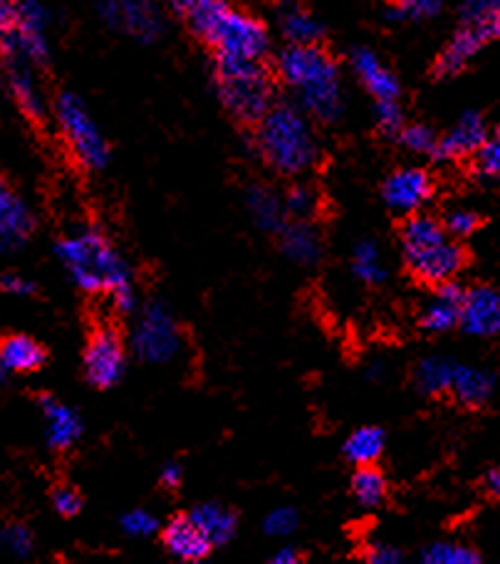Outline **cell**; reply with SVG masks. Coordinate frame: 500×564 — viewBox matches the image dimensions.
I'll list each match as a JSON object with an SVG mask.
<instances>
[{"mask_svg":"<svg viewBox=\"0 0 500 564\" xmlns=\"http://www.w3.org/2000/svg\"><path fill=\"white\" fill-rule=\"evenodd\" d=\"M57 256L77 288L85 292H105L122 312L134 307L137 297L132 270L99 230L85 228L79 234L63 238L57 243Z\"/></svg>","mask_w":500,"mask_h":564,"instance_id":"1","label":"cell"},{"mask_svg":"<svg viewBox=\"0 0 500 564\" xmlns=\"http://www.w3.org/2000/svg\"><path fill=\"white\" fill-rule=\"evenodd\" d=\"M278 73L307 117L337 122L345 109V89L333 55L319 45H290L278 59Z\"/></svg>","mask_w":500,"mask_h":564,"instance_id":"2","label":"cell"},{"mask_svg":"<svg viewBox=\"0 0 500 564\" xmlns=\"http://www.w3.org/2000/svg\"><path fill=\"white\" fill-rule=\"evenodd\" d=\"M256 144L278 174L300 176L317 161V139L307 115L293 105H273L258 122Z\"/></svg>","mask_w":500,"mask_h":564,"instance_id":"3","label":"cell"},{"mask_svg":"<svg viewBox=\"0 0 500 564\" xmlns=\"http://www.w3.org/2000/svg\"><path fill=\"white\" fill-rule=\"evenodd\" d=\"M404 263L416 280L426 285L454 282L466 263L464 248L446 234L444 224L432 216H412L402 228Z\"/></svg>","mask_w":500,"mask_h":564,"instance_id":"4","label":"cell"},{"mask_svg":"<svg viewBox=\"0 0 500 564\" xmlns=\"http://www.w3.org/2000/svg\"><path fill=\"white\" fill-rule=\"evenodd\" d=\"M196 35L216 50V59L221 63H260L270 45L265 25L228 3L216 8Z\"/></svg>","mask_w":500,"mask_h":564,"instance_id":"5","label":"cell"},{"mask_svg":"<svg viewBox=\"0 0 500 564\" xmlns=\"http://www.w3.org/2000/svg\"><path fill=\"white\" fill-rule=\"evenodd\" d=\"M216 87L224 107L238 122L258 124L273 107V87L260 63L216 59Z\"/></svg>","mask_w":500,"mask_h":564,"instance_id":"6","label":"cell"},{"mask_svg":"<svg viewBox=\"0 0 500 564\" xmlns=\"http://www.w3.org/2000/svg\"><path fill=\"white\" fill-rule=\"evenodd\" d=\"M57 124L63 129V137L79 159V164L89 169H102L109 161V144L102 129L87 112V107L77 95H63L55 105Z\"/></svg>","mask_w":500,"mask_h":564,"instance_id":"7","label":"cell"},{"mask_svg":"<svg viewBox=\"0 0 500 564\" xmlns=\"http://www.w3.org/2000/svg\"><path fill=\"white\" fill-rule=\"evenodd\" d=\"M132 349L139 359L149 365H164L172 361L182 349V332L172 312L162 302H152L142 310L132 332Z\"/></svg>","mask_w":500,"mask_h":564,"instance_id":"8","label":"cell"},{"mask_svg":"<svg viewBox=\"0 0 500 564\" xmlns=\"http://www.w3.org/2000/svg\"><path fill=\"white\" fill-rule=\"evenodd\" d=\"M47 23V10L37 0H20L15 28L0 45V53L25 65H43L50 57Z\"/></svg>","mask_w":500,"mask_h":564,"instance_id":"9","label":"cell"},{"mask_svg":"<svg viewBox=\"0 0 500 564\" xmlns=\"http://www.w3.org/2000/svg\"><path fill=\"white\" fill-rule=\"evenodd\" d=\"M99 18L139 43H154L164 33V18L152 0H102Z\"/></svg>","mask_w":500,"mask_h":564,"instance_id":"10","label":"cell"},{"mask_svg":"<svg viewBox=\"0 0 500 564\" xmlns=\"http://www.w3.org/2000/svg\"><path fill=\"white\" fill-rule=\"evenodd\" d=\"M127 351L119 332L112 327H99L89 339L85 351L87 379L99 389H109L124 375Z\"/></svg>","mask_w":500,"mask_h":564,"instance_id":"11","label":"cell"},{"mask_svg":"<svg viewBox=\"0 0 500 564\" xmlns=\"http://www.w3.org/2000/svg\"><path fill=\"white\" fill-rule=\"evenodd\" d=\"M432 176L426 174L424 169H399L392 176L387 178L382 188L387 206L394 210V214H414L422 208L428 198H432Z\"/></svg>","mask_w":500,"mask_h":564,"instance_id":"12","label":"cell"},{"mask_svg":"<svg viewBox=\"0 0 500 564\" xmlns=\"http://www.w3.org/2000/svg\"><path fill=\"white\" fill-rule=\"evenodd\" d=\"M468 335L493 337L500 332V292L496 288L478 285L466 292L461 322Z\"/></svg>","mask_w":500,"mask_h":564,"instance_id":"13","label":"cell"},{"mask_svg":"<svg viewBox=\"0 0 500 564\" xmlns=\"http://www.w3.org/2000/svg\"><path fill=\"white\" fill-rule=\"evenodd\" d=\"M33 234V214L13 188L0 184V253H15Z\"/></svg>","mask_w":500,"mask_h":564,"instance_id":"14","label":"cell"},{"mask_svg":"<svg viewBox=\"0 0 500 564\" xmlns=\"http://www.w3.org/2000/svg\"><path fill=\"white\" fill-rule=\"evenodd\" d=\"M352 69L359 77V83L367 89L369 95L374 97L377 102H399V95H402V87H399V79L394 77L392 69H389L377 53L369 47H357L352 53Z\"/></svg>","mask_w":500,"mask_h":564,"instance_id":"15","label":"cell"},{"mask_svg":"<svg viewBox=\"0 0 500 564\" xmlns=\"http://www.w3.org/2000/svg\"><path fill=\"white\" fill-rule=\"evenodd\" d=\"M486 137H488V127L483 122V117L478 112H464L456 119V124L448 129L442 139H438L434 159L456 161V159L471 156L481 149Z\"/></svg>","mask_w":500,"mask_h":564,"instance_id":"16","label":"cell"},{"mask_svg":"<svg viewBox=\"0 0 500 564\" xmlns=\"http://www.w3.org/2000/svg\"><path fill=\"white\" fill-rule=\"evenodd\" d=\"M466 290L456 282H444L434 290L422 312V327L426 332H448L461 322Z\"/></svg>","mask_w":500,"mask_h":564,"instance_id":"17","label":"cell"},{"mask_svg":"<svg viewBox=\"0 0 500 564\" xmlns=\"http://www.w3.org/2000/svg\"><path fill=\"white\" fill-rule=\"evenodd\" d=\"M8 87H10V95H13V99H15V105L20 107V112L30 119H35V122L45 119L47 105H45L43 89H40L30 65L20 63V59H10Z\"/></svg>","mask_w":500,"mask_h":564,"instance_id":"18","label":"cell"},{"mask_svg":"<svg viewBox=\"0 0 500 564\" xmlns=\"http://www.w3.org/2000/svg\"><path fill=\"white\" fill-rule=\"evenodd\" d=\"M40 406H43L45 414V436L50 448L65 451L73 446L83 433V421L75 414L73 409L59 404L53 397H40Z\"/></svg>","mask_w":500,"mask_h":564,"instance_id":"19","label":"cell"},{"mask_svg":"<svg viewBox=\"0 0 500 564\" xmlns=\"http://www.w3.org/2000/svg\"><path fill=\"white\" fill-rule=\"evenodd\" d=\"M164 545L182 562H202L211 550V542L188 516L169 522L164 530Z\"/></svg>","mask_w":500,"mask_h":564,"instance_id":"20","label":"cell"},{"mask_svg":"<svg viewBox=\"0 0 500 564\" xmlns=\"http://www.w3.org/2000/svg\"><path fill=\"white\" fill-rule=\"evenodd\" d=\"M483 45H486V40L478 35L474 28L461 25V30H458V33L448 40L444 53L436 59V65H434L436 77H454L461 73V69L471 63L478 53H481Z\"/></svg>","mask_w":500,"mask_h":564,"instance_id":"21","label":"cell"},{"mask_svg":"<svg viewBox=\"0 0 500 564\" xmlns=\"http://www.w3.org/2000/svg\"><path fill=\"white\" fill-rule=\"evenodd\" d=\"M280 248L297 265H315L323 256L317 230L307 220H287V226L280 230Z\"/></svg>","mask_w":500,"mask_h":564,"instance_id":"22","label":"cell"},{"mask_svg":"<svg viewBox=\"0 0 500 564\" xmlns=\"http://www.w3.org/2000/svg\"><path fill=\"white\" fill-rule=\"evenodd\" d=\"M248 214L253 224L268 234H280L287 226V210L285 200L280 198L273 188L268 186H250L246 196Z\"/></svg>","mask_w":500,"mask_h":564,"instance_id":"23","label":"cell"},{"mask_svg":"<svg viewBox=\"0 0 500 564\" xmlns=\"http://www.w3.org/2000/svg\"><path fill=\"white\" fill-rule=\"evenodd\" d=\"M278 23L280 33H283L287 43L295 47L317 45V40L323 37V25H319L303 6L295 3V0H285V3L280 6Z\"/></svg>","mask_w":500,"mask_h":564,"instance_id":"24","label":"cell"},{"mask_svg":"<svg viewBox=\"0 0 500 564\" xmlns=\"http://www.w3.org/2000/svg\"><path fill=\"white\" fill-rule=\"evenodd\" d=\"M45 361V351L35 339L15 335L0 341V369L6 375H25L35 371Z\"/></svg>","mask_w":500,"mask_h":564,"instance_id":"25","label":"cell"},{"mask_svg":"<svg viewBox=\"0 0 500 564\" xmlns=\"http://www.w3.org/2000/svg\"><path fill=\"white\" fill-rule=\"evenodd\" d=\"M493 391V377L488 375L486 369L458 365L454 369V381H452V394L461 401L466 406H481L488 401Z\"/></svg>","mask_w":500,"mask_h":564,"instance_id":"26","label":"cell"},{"mask_svg":"<svg viewBox=\"0 0 500 564\" xmlns=\"http://www.w3.org/2000/svg\"><path fill=\"white\" fill-rule=\"evenodd\" d=\"M188 518L194 520V525L204 532L211 545H224V542L231 540L236 532L233 512H228L226 508L216 506V502L198 506Z\"/></svg>","mask_w":500,"mask_h":564,"instance_id":"27","label":"cell"},{"mask_svg":"<svg viewBox=\"0 0 500 564\" xmlns=\"http://www.w3.org/2000/svg\"><path fill=\"white\" fill-rule=\"evenodd\" d=\"M456 361L446 357H428L416 369V384L428 397H438L452 391Z\"/></svg>","mask_w":500,"mask_h":564,"instance_id":"28","label":"cell"},{"mask_svg":"<svg viewBox=\"0 0 500 564\" xmlns=\"http://www.w3.org/2000/svg\"><path fill=\"white\" fill-rule=\"evenodd\" d=\"M382 451H384V433L377 426L359 429L345 441V456L347 460H352L355 466H372V463L382 456Z\"/></svg>","mask_w":500,"mask_h":564,"instance_id":"29","label":"cell"},{"mask_svg":"<svg viewBox=\"0 0 500 564\" xmlns=\"http://www.w3.org/2000/svg\"><path fill=\"white\" fill-rule=\"evenodd\" d=\"M352 270L355 275L367 285H379L387 278V263L382 248L374 240H359L352 250Z\"/></svg>","mask_w":500,"mask_h":564,"instance_id":"30","label":"cell"},{"mask_svg":"<svg viewBox=\"0 0 500 564\" xmlns=\"http://www.w3.org/2000/svg\"><path fill=\"white\" fill-rule=\"evenodd\" d=\"M500 20V0H466L461 25L474 28L486 43L493 40V25Z\"/></svg>","mask_w":500,"mask_h":564,"instance_id":"31","label":"cell"},{"mask_svg":"<svg viewBox=\"0 0 500 564\" xmlns=\"http://www.w3.org/2000/svg\"><path fill=\"white\" fill-rule=\"evenodd\" d=\"M352 496L362 508H377L382 506L387 496V480L377 468H359L352 476Z\"/></svg>","mask_w":500,"mask_h":564,"instance_id":"32","label":"cell"},{"mask_svg":"<svg viewBox=\"0 0 500 564\" xmlns=\"http://www.w3.org/2000/svg\"><path fill=\"white\" fill-rule=\"evenodd\" d=\"M444 0H394L387 18L394 23H424L442 15Z\"/></svg>","mask_w":500,"mask_h":564,"instance_id":"33","label":"cell"},{"mask_svg":"<svg viewBox=\"0 0 500 564\" xmlns=\"http://www.w3.org/2000/svg\"><path fill=\"white\" fill-rule=\"evenodd\" d=\"M422 564H481L478 552L466 545H454V542H438L432 545L422 557Z\"/></svg>","mask_w":500,"mask_h":564,"instance_id":"34","label":"cell"},{"mask_svg":"<svg viewBox=\"0 0 500 564\" xmlns=\"http://www.w3.org/2000/svg\"><path fill=\"white\" fill-rule=\"evenodd\" d=\"M166 3L176 15H182L196 33V30L204 25V20L211 15L216 8H221L226 0H166Z\"/></svg>","mask_w":500,"mask_h":564,"instance_id":"35","label":"cell"},{"mask_svg":"<svg viewBox=\"0 0 500 564\" xmlns=\"http://www.w3.org/2000/svg\"><path fill=\"white\" fill-rule=\"evenodd\" d=\"M285 210L287 218L295 220H307L317 210V194L309 186L297 184L285 194Z\"/></svg>","mask_w":500,"mask_h":564,"instance_id":"36","label":"cell"},{"mask_svg":"<svg viewBox=\"0 0 500 564\" xmlns=\"http://www.w3.org/2000/svg\"><path fill=\"white\" fill-rule=\"evenodd\" d=\"M399 139H402V144L409 151H414V154H424V156H434L436 154L438 139H436L432 127H426V124H409V127L402 129V134H399Z\"/></svg>","mask_w":500,"mask_h":564,"instance_id":"37","label":"cell"},{"mask_svg":"<svg viewBox=\"0 0 500 564\" xmlns=\"http://www.w3.org/2000/svg\"><path fill=\"white\" fill-rule=\"evenodd\" d=\"M474 156L478 174H483L488 178H500V129L486 137L481 149H478Z\"/></svg>","mask_w":500,"mask_h":564,"instance_id":"38","label":"cell"},{"mask_svg":"<svg viewBox=\"0 0 500 564\" xmlns=\"http://www.w3.org/2000/svg\"><path fill=\"white\" fill-rule=\"evenodd\" d=\"M374 119H377L379 132L387 134V137H399V134H402V129L406 127L402 105H399V102H377L374 105Z\"/></svg>","mask_w":500,"mask_h":564,"instance_id":"39","label":"cell"},{"mask_svg":"<svg viewBox=\"0 0 500 564\" xmlns=\"http://www.w3.org/2000/svg\"><path fill=\"white\" fill-rule=\"evenodd\" d=\"M478 224H481V218H478L474 210L456 208V210H452V214L446 216L444 228H446V234L452 236V238H466V236L474 234V230L478 228Z\"/></svg>","mask_w":500,"mask_h":564,"instance_id":"40","label":"cell"},{"mask_svg":"<svg viewBox=\"0 0 500 564\" xmlns=\"http://www.w3.org/2000/svg\"><path fill=\"white\" fill-rule=\"evenodd\" d=\"M297 530V512L290 508H278L265 518V532L273 538H287Z\"/></svg>","mask_w":500,"mask_h":564,"instance_id":"41","label":"cell"},{"mask_svg":"<svg viewBox=\"0 0 500 564\" xmlns=\"http://www.w3.org/2000/svg\"><path fill=\"white\" fill-rule=\"evenodd\" d=\"M122 528L127 535L146 538V535H154V532L159 530V520L154 516H149L146 510H132L124 516Z\"/></svg>","mask_w":500,"mask_h":564,"instance_id":"42","label":"cell"},{"mask_svg":"<svg viewBox=\"0 0 500 564\" xmlns=\"http://www.w3.org/2000/svg\"><path fill=\"white\" fill-rule=\"evenodd\" d=\"M3 542L6 550L15 557H25L30 550H33V535H30L28 528L23 525H10L3 530Z\"/></svg>","mask_w":500,"mask_h":564,"instance_id":"43","label":"cell"},{"mask_svg":"<svg viewBox=\"0 0 500 564\" xmlns=\"http://www.w3.org/2000/svg\"><path fill=\"white\" fill-rule=\"evenodd\" d=\"M53 502L59 516H77L79 508H83V498H79V492L73 488H57Z\"/></svg>","mask_w":500,"mask_h":564,"instance_id":"44","label":"cell"},{"mask_svg":"<svg viewBox=\"0 0 500 564\" xmlns=\"http://www.w3.org/2000/svg\"><path fill=\"white\" fill-rule=\"evenodd\" d=\"M18 3L20 0H0V45H3L8 35L13 33L15 18H18Z\"/></svg>","mask_w":500,"mask_h":564,"instance_id":"45","label":"cell"},{"mask_svg":"<svg viewBox=\"0 0 500 564\" xmlns=\"http://www.w3.org/2000/svg\"><path fill=\"white\" fill-rule=\"evenodd\" d=\"M367 564H406L404 557L399 555L394 547H387V545H374L369 550L367 555Z\"/></svg>","mask_w":500,"mask_h":564,"instance_id":"46","label":"cell"},{"mask_svg":"<svg viewBox=\"0 0 500 564\" xmlns=\"http://www.w3.org/2000/svg\"><path fill=\"white\" fill-rule=\"evenodd\" d=\"M0 288L10 292V295H30V292L35 290L33 282L25 280L23 275H15V273H10V275L0 280Z\"/></svg>","mask_w":500,"mask_h":564,"instance_id":"47","label":"cell"},{"mask_svg":"<svg viewBox=\"0 0 500 564\" xmlns=\"http://www.w3.org/2000/svg\"><path fill=\"white\" fill-rule=\"evenodd\" d=\"M162 480H164V486L176 488L178 480H182V468H178L176 463H169V466L162 470Z\"/></svg>","mask_w":500,"mask_h":564,"instance_id":"48","label":"cell"},{"mask_svg":"<svg viewBox=\"0 0 500 564\" xmlns=\"http://www.w3.org/2000/svg\"><path fill=\"white\" fill-rule=\"evenodd\" d=\"M268 564H300V557L293 550H280L275 557L268 560Z\"/></svg>","mask_w":500,"mask_h":564,"instance_id":"49","label":"cell"},{"mask_svg":"<svg viewBox=\"0 0 500 564\" xmlns=\"http://www.w3.org/2000/svg\"><path fill=\"white\" fill-rule=\"evenodd\" d=\"M488 488H491V492H496V496L500 498V468L488 476Z\"/></svg>","mask_w":500,"mask_h":564,"instance_id":"50","label":"cell"},{"mask_svg":"<svg viewBox=\"0 0 500 564\" xmlns=\"http://www.w3.org/2000/svg\"><path fill=\"white\" fill-rule=\"evenodd\" d=\"M6 377H8V375H6V371H3V369H0V387H3V381H6Z\"/></svg>","mask_w":500,"mask_h":564,"instance_id":"51","label":"cell"},{"mask_svg":"<svg viewBox=\"0 0 500 564\" xmlns=\"http://www.w3.org/2000/svg\"><path fill=\"white\" fill-rule=\"evenodd\" d=\"M184 564H204V562H184Z\"/></svg>","mask_w":500,"mask_h":564,"instance_id":"52","label":"cell"}]
</instances>
